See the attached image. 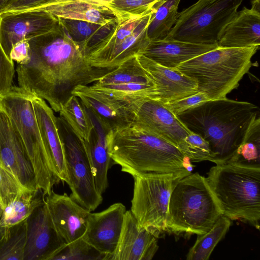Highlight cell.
I'll list each match as a JSON object with an SVG mask.
<instances>
[{
	"instance_id": "obj_39",
	"label": "cell",
	"mask_w": 260,
	"mask_h": 260,
	"mask_svg": "<svg viewBox=\"0 0 260 260\" xmlns=\"http://www.w3.org/2000/svg\"><path fill=\"white\" fill-rule=\"evenodd\" d=\"M209 100L205 93L198 91L191 95L164 104L174 114L177 115Z\"/></svg>"
},
{
	"instance_id": "obj_11",
	"label": "cell",
	"mask_w": 260,
	"mask_h": 260,
	"mask_svg": "<svg viewBox=\"0 0 260 260\" xmlns=\"http://www.w3.org/2000/svg\"><path fill=\"white\" fill-rule=\"evenodd\" d=\"M127 108L134 115L132 124L182 149L191 132L164 103L152 97L142 96L131 101Z\"/></svg>"
},
{
	"instance_id": "obj_41",
	"label": "cell",
	"mask_w": 260,
	"mask_h": 260,
	"mask_svg": "<svg viewBox=\"0 0 260 260\" xmlns=\"http://www.w3.org/2000/svg\"><path fill=\"white\" fill-rule=\"evenodd\" d=\"M12 61L17 64H25L30 59V49L27 40H23L15 44L10 55Z\"/></svg>"
},
{
	"instance_id": "obj_17",
	"label": "cell",
	"mask_w": 260,
	"mask_h": 260,
	"mask_svg": "<svg viewBox=\"0 0 260 260\" xmlns=\"http://www.w3.org/2000/svg\"><path fill=\"white\" fill-rule=\"evenodd\" d=\"M45 201L55 228L66 244L83 237L90 211L66 193L58 194L52 190Z\"/></svg>"
},
{
	"instance_id": "obj_45",
	"label": "cell",
	"mask_w": 260,
	"mask_h": 260,
	"mask_svg": "<svg viewBox=\"0 0 260 260\" xmlns=\"http://www.w3.org/2000/svg\"><path fill=\"white\" fill-rule=\"evenodd\" d=\"M112 1H113V0H102V3L103 5L106 6L107 4Z\"/></svg>"
},
{
	"instance_id": "obj_26",
	"label": "cell",
	"mask_w": 260,
	"mask_h": 260,
	"mask_svg": "<svg viewBox=\"0 0 260 260\" xmlns=\"http://www.w3.org/2000/svg\"><path fill=\"white\" fill-rule=\"evenodd\" d=\"M40 10L46 11L58 18L84 20L101 25L117 20L107 6L84 1L50 5Z\"/></svg>"
},
{
	"instance_id": "obj_7",
	"label": "cell",
	"mask_w": 260,
	"mask_h": 260,
	"mask_svg": "<svg viewBox=\"0 0 260 260\" xmlns=\"http://www.w3.org/2000/svg\"><path fill=\"white\" fill-rule=\"evenodd\" d=\"M0 108L7 114L24 145L32 164L38 187L46 196L60 182L45 149L32 104L30 95L13 87L0 96Z\"/></svg>"
},
{
	"instance_id": "obj_33",
	"label": "cell",
	"mask_w": 260,
	"mask_h": 260,
	"mask_svg": "<svg viewBox=\"0 0 260 260\" xmlns=\"http://www.w3.org/2000/svg\"><path fill=\"white\" fill-rule=\"evenodd\" d=\"M26 241V219L6 228L0 241V260H23Z\"/></svg>"
},
{
	"instance_id": "obj_4",
	"label": "cell",
	"mask_w": 260,
	"mask_h": 260,
	"mask_svg": "<svg viewBox=\"0 0 260 260\" xmlns=\"http://www.w3.org/2000/svg\"><path fill=\"white\" fill-rule=\"evenodd\" d=\"M259 46L218 47L185 61L175 69L196 81L198 91L210 100L226 97L237 88L252 65Z\"/></svg>"
},
{
	"instance_id": "obj_37",
	"label": "cell",
	"mask_w": 260,
	"mask_h": 260,
	"mask_svg": "<svg viewBox=\"0 0 260 260\" xmlns=\"http://www.w3.org/2000/svg\"><path fill=\"white\" fill-rule=\"evenodd\" d=\"M24 189L0 160V205L2 208L6 207Z\"/></svg>"
},
{
	"instance_id": "obj_8",
	"label": "cell",
	"mask_w": 260,
	"mask_h": 260,
	"mask_svg": "<svg viewBox=\"0 0 260 260\" xmlns=\"http://www.w3.org/2000/svg\"><path fill=\"white\" fill-rule=\"evenodd\" d=\"M243 0H199L178 13L164 40L204 45L217 44L224 29Z\"/></svg>"
},
{
	"instance_id": "obj_2",
	"label": "cell",
	"mask_w": 260,
	"mask_h": 260,
	"mask_svg": "<svg viewBox=\"0 0 260 260\" xmlns=\"http://www.w3.org/2000/svg\"><path fill=\"white\" fill-rule=\"evenodd\" d=\"M114 164L133 177L174 174L184 177L194 167L176 146L133 124L107 134Z\"/></svg>"
},
{
	"instance_id": "obj_38",
	"label": "cell",
	"mask_w": 260,
	"mask_h": 260,
	"mask_svg": "<svg viewBox=\"0 0 260 260\" xmlns=\"http://www.w3.org/2000/svg\"><path fill=\"white\" fill-rule=\"evenodd\" d=\"M14 73L13 61L7 56L0 43V96L12 89Z\"/></svg>"
},
{
	"instance_id": "obj_28",
	"label": "cell",
	"mask_w": 260,
	"mask_h": 260,
	"mask_svg": "<svg viewBox=\"0 0 260 260\" xmlns=\"http://www.w3.org/2000/svg\"><path fill=\"white\" fill-rule=\"evenodd\" d=\"M180 1L161 0L154 5L147 27L150 41L162 40L167 37L177 21Z\"/></svg>"
},
{
	"instance_id": "obj_32",
	"label": "cell",
	"mask_w": 260,
	"mask_h": 260,
	"mask_svg": "<svg viewBox=\"0 0 260 260\" xmlns=\"http://www.w3.org/2000/svg\"><path fill=\"white\" fill-rule=\"evenodd\" d=\"M94 83L99 84L153 83L139 62L137 56L122 63Z\"/></svg>"
},
{
	"instance_id": "obj_6",
	"label": "cell",
	"mask_w": 260,
	"mask_h": 260,
	"mask_svg": "<svg viewBox=\"0 0 260 260\" xmlns=\"http://www.w3.org/2000/svg\"><path fill=\"white\" fill-rule=\"evenodd\" d=\"M222 212L206 177L198 173L181 178L169 200L167 232L177 235H202Z\"/></svg>"
},
{
	"instance_id": "obj_40",
	"label": "cell",
	"mask_w": 260,
	"mask_h": 260,
	"mask_svg": "<svg viewBox=\"0 0 260 260\" xmlns=\"http://www.w3.org/2000/svg\"><path fill=\"white\" fill-rule=\"evenodd\" d=\"M58 0H15L8 4L0 14L41 10L55 4Z\"/></svg>"
},
{
	"instance_id": "obj_12",
	"label": "cell",
	"mask_w": 260,
	"mask_h": 260,
	"mask_svg": "<svg viewBox=\"0 0 260 260\" xmlns=\"http://www.w3.org/2000/svg\"><path fill=\"white\" fill-rule=\"evenodd\" d=\"M58 23L57 17L45 10L0 14V43L11 60L15 44L47 33Z\"/></svg>"
},
{
	"instance_id": "obj_43",
	"label": "cell",
	"mask_w": 260,
	"mask_h": 260,
	"mask_svg": "<svg viewBox=\"0 0 260 260\" xmlns=\"http://www.w3.org/2000/svg\"><path fill=\"white\" fill-rule=\"evenodd\" d=\"M15 0H0V11L8 4Z\"/></svg>"
},
{
	"instance_id": "obj_9",
	"label": "cell",
	"mask_w": 260,
	"mask_h": 260,
	"mask_svg": "<svg viewBox=\"0 0 260 260\" xmlns=\"http://www.w3.org/2000/svg\"><path fill=\"white\" fill-rule=\"evenodd\" d=\"M174 174L134 177L130 211L138 224L157 238L167 232L170 198L178 181Z\"/></svg>"
},
{
	"instance_id": "obj_10",
	"label": "cell",
	"mask_w": 260,
	"mask_h": 260,
	"mask_svg": "<svg viewBox=\"0 0 260 260\" xmlns=\"http://www.w3.org/2000/svg\"><path fill=\"white\" fill-rule=\"evenodd\" d=\"M57 121L64 146L70 196L80 206L93 211L102 203L103 198L96 188L83 142L61 116L57 117Z\"/></svg>"
},
{
	"instance_id": "obj_5",
	"label": "cell",
	"mask_w": 260,
	"mask_h": 260,
	"mask_svg": "<svg viewBox=\"0 0 260 260\" xmlns=\"http://www.w3.org/2000/svg\"><path fill=\"white\" fill-rule=\"evenodd\" d=\"M206 178L222 214L259 230L260 168L229 164L211 168Z\"/></svg>"
},
{
	"instance_id": "obj_15",
	"label": "cell",
	"mask_w": 260,
	"mask_h": 260,
	"mask_svg": "<svg viewBox=\"0 0 260 260\" xmlns=\"http://www.w3.org/2000/svg\"><path fill=\"white\" fill-rule=\"evenodd\" d=\"M125 206L114 203L105 210L90 212L83 239L110 260L114 253L121 235L125 213Z\"/></svg>"
},
{
	"instance_id": "obj_30",
	"label": "cell",
	"mask_w": 260,
	"mask_h": 260,
	"mask_svg": "<svg viewBox=\"0 0 260 260\" xmlns=\"http://www.w3.org/2000/svg\"><path fill=\"white\" fill-rule=\"evenodd\" d=\"M231 220L221 215L207 232L198 235L194 245L186 255L187 260H208L218 243L224 238Z\"/></svg>"
},
{
	"instance_id": "obj_46",
	"label": "cell",
	"mask_w": 260,
	"mask_h": 260,
	"mask_svg": "<svg viewBox=\"0 0 260 260\" xmlns=\"http://www.w3.org/2000/svg\"><path fill=\"white\" fill-rule=\"evenodd\" d=\"M2 210H3V208H2V207H1V206L0 205V215H1V213H2Z\"/></svg>"
},
{
	"instance_id": "obj_34",
	"label": "cell",
	"mask_w": 260,
	"mask_h": 260,
	"mask_svg": "<svg viewBox=\"0 0 260 260\" xmlns=\"http://www.w3.org/2000/svg\"><path fill=\"white\" fill-rule=\"evenodd\" d=\"M161 0H113L106 6L113 12L119 22L140 18L151 11Z\"/></svg>"
},
{
	"instance_id": "obj_35",
	"label": "cell",
	"mask_w": 260,
	"mask_h": 260,
	"mask_svg": "<svg viewBox=\"0 0 260 260\" xmlns=\"http://www.w3.org/2000/svg\"><path fill=\"white\" fill-rule=\"evenodd\" d=\"M106 260L101 253L83 238L67 244L50 260Z\"/></svg>"
},
{
	"instance_id": "obj_14",
	"label": "cell",
	"mask_w": 260,
	"mask_h": 260,
	"mask_svg": "<svg viewBox=\"0 0 260 260\" xmlns=\"http://www.w3.org/2000/svg\"><path fill=\"white\" fill-rule=\"evenodd\" d=\"M23 260H50L67 244L57 233L46 201L26 219Z\"/></svg>"
},
{
	"instance_id": "obj_3",
	"label": "cell",
	"mask_w": 260,
	"mask_h": 260,
	"mask_svg": "<svg viewBox=\"0 0 260 260\" xmlns=\"http://www.w3.org/2000/svg\"><path fill=\"white\" fill-rule=\"evenodd\" d=\"M258 114L253 104L225 97L209 100L176 116L190 132L208 142L211 161L221 165L234 154Z\"/></svg>"
},
{
	"instance_id": "obj_19",
	"label": "cell",
	"mask_w": 260,
	"mask_h": 260,
	"mask_svg": "<svg viewBox=\"0 0 260 260\" xmlns=\"http://www.w3.org/2000/svg\"><path fill=\"white\" fill-rule=\"evenodd\" d=\"M30 98L42 139L54 171L60 182L68 184L63 142L54 111L40 98Z\"/></svg>"
},
{
	"instance_id": "obj_24",
	"label": "cell",
	"mask_w": 260,
	"mask_h": 260,
	"mask_svg": "<svg viewBox=\"0 0 260 260\" xmlns=\"http://www.w3.org/2000/svg\"><path fill=\"white\" fill-rule=\"evenodd\" d=\"M57 18L67 34L79 46L85 57L115 30L119 23L117 20L101 25L84 20Z\"/></svg>"
},
{
	"instance_id": "obj_1",
	"label": "cell",
	"mask_w": 260,
	"mask_h": 260,
	"mask_svg": "<svg viewBox=\"0 0 260 260\" xmlns=\"http://www.w3.org/2000/svg\"><path fill=\"white\" fill-rule=\"evenodd\" d=\"M27 41L30 58L17 64L19 87L47 101L56 112L77 86L92 84L114 69L92 66L59 22L52 30Z\"/></svg>"
},
{
	"instance_id": "obj_42",
	"label": "cell",
	"mask_w": 260,
	"mask_h": 260,
	"mask_svg": "<svg viewBox=\"0 0 260 260\" xmlns=\"http://www.w3.org/2000/svg\"><path fill=\"white\" fill-rule=\"evenodd\" d=\"M260 0H250L251 8V9L260 13Z\"/></svg>"
},
{
	"instance_id": "obj_22",
	"label": "cell",
	"mask_w": 260,
	"mask_h": 260,
	"mask_svg": "<svg viewBox=\"0 0 260 260\" xmlns=\"http://www.w3.org/2000/svg\"><path fill=\"white\" fill-rule=\"evenodd\" d=\"M218 47L246 48L260 45V13L245 7L236 13L224 29Z\"/></svg>"
},
{
	"instance_id": "obj_18",
	"label": "cell",
	"mask_w": 260,
	"mask_h": 260,
	"mask_svg": "<svg viewBox=\"0 0 260 260\" xmlns=\"http://www.w3.org/2000/svg\"><path fill=\"white\" fill-rule=\"evenodd\" d=\"M137 59L154 84L156 98L163 103L183 98L198 92L196 80L180 72L164 67L142 55Z\"/></svg>"
},
{
	"instance_id": "obj_27",
	"label": "cell",
	"mask_w": 260,
	"mask_h": 260,
	"mask_svg": "<svg viewBox=\"0 0 260 260\" xmlns=\"http://www.w3.org/2000/svg\"><path fill=\"white\" fill-rule=\"evenodd\" d=\"M45 196L40 188L34 191L22 190L3 209L0 227H9L25 220L36 208L45 202Z\"/></svg>"
},
{
	"instance_id": "obj_20",
	"label": "cell",
	"mask_w": 260,
	"mask_h": 260,
	"mask_svg": "<svg viewBox=\"0 0 260 260\" xmlns=\"http://www.w3.org/2000/svg\"><path fill=\"white\" fill-rule=\"evenodd\" d=\"M157 238L139 226L130 210L126 211L118 244L110 260H151L158 249Z\"/></svg>"
},
{
	"instance_id": "obj_36",
	"label": "cell",
	"mask_w": 260,
	"mask_h": 260,
	"mask_svg": "<svg viewBox=\"0 0 260 260\" xmlns=\"http://www.w3.org/2000/svg\"><path fill=\"white\" fill-rule=\"evenodd\" d=\"M191 162L211 161L213 155L208 142L199 135L190 132L181 150Z\"/></svg>"
},
{
	"instance_id": "obj_23",
	"label": "cell",
	"mask_w": 260,
	"mask_h": 260,
	"mask_svg": "<svg viewBox=\"0 0 260 260\" xmlns=\"http://www.w3.org/2000/svg\"><path fill=\"white\" fill-rule=\"evenodd\" d=\"M88 113L93 121V127L88 140L82 141L92 167L96 188L103 194L109 185V170L114 164L109 153L107 138L109 132Z\"/></svg>"
},
{
	"instance_id": "obj_31",
	"label": "cell",
	"mask_w": 260,
	"mask_h": 260,
	"mask_svg": "<svg viewBox=\"0 0 260 260\" xmlns=\"http://www.w3.org/2000/svg\"><path fill=\"white\" fill-rule=\"evenodd\" d=\"M59 113L79 139L82 141L88 140L93 127V122L77 96L73 94L62 106Z\"/></svg>"
},
{
	"instance_id": "obj_44",
	"label": "cell",
	"mask_w": 260,
	"mask_h": 260,
	"mask_svg": "<svg viewBox=\"0 0 260 260\" xmlns=\"http://www.w3.org/2000/svg\"><path fill=\"white\" fill-rule=\"evenodd\" d=\"M6 228L4 227H0V241L5 234Z\"/></svg>"
},
{
	"instance_id": "obj_21",
	"label": "cell",
	"mask_w": 260,
	"mask_h": 260,
	"mask_svg": "<svg viewBox=\"0 0 260 260\" xmlns=\"http://www.w3.org/2000/svg\"><path fill=\"white\" fill-rule=\"evenodd\" d=\"M217 44L204 45L177 40L150 41L140 54L171 69L201 54L218 48Z\"/></svg>"
},
{
	"instance_id": "obj_25",
	"label": "cell",
	"mask_w": 260,
	"mask_h": 260,
	"mask_svg": "<svg viewBox=\"0 0 260 260\" xmlns=\"http://www.w3.org/2000/svg\"><path fill=\"white\" fill-rule=\"evenodd\" d=\"M152 11V9L142 17L131 35L112 49L95 67L114 69L128 59L140 54L150 42L147 35V27Z\"/></svg>"
},
{
	"instance_id": "obj_13",
	"label": "cell",
	"mask_w": 260,
	"mask_h": 260,
	"mask_svg": "<svg viewBox=\"0 0 260 260\" xmlns=\"http://www.w3.org/2000/svg\"><path fill=\"white\" fill-rule=\"evenodd\" d=\"M0 160L25 189L39 188L24 145L9 117L0 108Z\"/></svg>"
},
{
	"instance_id": "obj_16",
	"label": "cell",
	"mask_w": 260,
	"mask_h": 260,
	"mask_svg": "<svg viewBox=\"0 0 260 260\" xmlns=\"http://www.w3.org/2000/svg\"><path fill=\"white\" fill-rule=\"evenodd\" d=\"M72 94L79 99L86 110L108 132L130 126L134 122V115L125 105L90 85H79Z\"/></svg>"
},
{
	"instance_id": "obj_29",
	"label": "cell",
	"mask_w": 260,
	"mask_h": 260,
	"mask_svg": "<svg viewBox=\"0 0 260 260\" xmlns=\"http://www.w3.org/2000/svg\"><path fill=\"white\" fill-rule=\"evenodd\" d=\"M226 164L244 167L260 168L259 114L253 118L242 143Z\"/></svg>"
}]
</instances>
